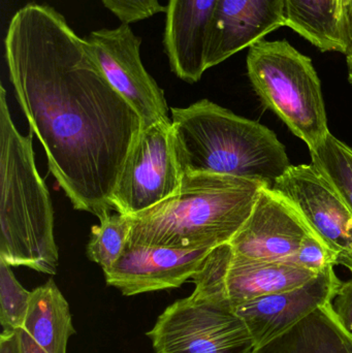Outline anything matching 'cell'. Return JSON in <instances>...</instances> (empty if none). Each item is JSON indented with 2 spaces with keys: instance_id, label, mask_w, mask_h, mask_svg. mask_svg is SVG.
<instances>
[{
  "instance_id": "obj_1",
  "label": "cell",
  "mask_w": 352,
  "mask_h": 353,
  "mask_svg": "<svg viewBox=\"0 0 352 353\" xmlns=\"http://www.w3.org/2000/svg\"><path fill=\"white\" fill-rule=\"evenodd\" d=\"M4 56L14 97L58 185L74 209L103 219L114 210V191L142 132L140 116L107 82L85 39L48 4L17 10Z\"/></svg>"
},
{
  "instance_id": "obj_2",
  "label": "cell",
  "mask_w": 352,
  "mask_h": 353,
  "mask_svg": "<svg viewBox=\"0 0 352 353\" xmlns=\"http://www.w3.org/2000/svg\"><path fill=\"white\" fill-rule=\"evenodd\" d=\"M174 145L182 173L236 176L273 188L291 168L270 128L202 99L172 109Z\"/></svg>"
},
{
  "instance_id": "obj_3",
  "label": "cell",
  "mask_w": 352,
  "mask_h": 353,
  "mask_svg": "<svg viewBox=\"0 0 352 353\" xmlns=\"http://www.w3.org/2000/svg\"><path fill=\"white\" fill-rule=\"evenodd\" d=\"M262 187L248 179L184 174L173 195L130 216L128 242L178 249L229 244L251 214Z\"/></svg>"
},
{
  "instance_id": "obj_4",
  "label": "cell",
  "mask_w": 352,
  "mask_h": 353,
  "mask_svg": "<svg viewBox=\"0 0 352 353\" xmlns=\"http://www.w3.org/2000/svg\"><path fill=\"white\" fill-rule=\"evenodd\" d=\"M32 132L17 130L0 86V259L55 275L59 253L49 190L35 165Z\"/></svg>"
},
{
  "instance_id": "obj_5",
  "label": "cell",
  "mask_w": 352,
  "mask_h": 353,
  "mask_svg": "<svg viewBox=\"0 0 352 353\" xmlns=\"http://www.w3.org/2000/svg\"><path fill=\"white\" fill-rule=\"evenodd\" d=\"M246 64L260 101L309 150L328 136L322 83L311 58L287 41H262L249 48Z\"/></svg>"
},
{
  "instance_id": "obj_6",
  "label": "cell",
  "mask_w": 352,
  "mask_h": 353,
  "mask_svg": "<svg viewBox=\"0 0 352 353\" xmlns=\"http://www.w3.org/2000/svg\"><path fill=\"white\" fill-rule=\"evenodd\" d=\"M155 353H254L245 321L223 296L194 290L169 305L147 333Z\"/></svg>"
},
{
  "instance_id": "obj_7",
  "label": "cell",
  "mask_w": 352,
  "mask_h": 353,
  "mask_svg": "<svg viewBox=\"0 0 352 353\" xmlns=\"http://www.w3.org/2000/svg\"><path fill=\"white\" fill-rule=\"evenodd\" d=\"M182 179L172 122L159 121L143 128L114 191V210L134 216L150 209L173 195Z\"/></svg>"
},
{
  "instance_id": "obj_8",
  "label": "cell",
  "mask_w": 352,
  "mask_h": 353,
  "mask_svg": "<svg viewBox=\"0 0 352 353\" xmlns=\"http://www.w3.org/2000/svg\"><path fill=\"white\" fill-rule=\"evenodd\" d=\"M84 39L107 82L140 116L143 128L159 121L172 122L165 92L145 68L142 39L130 24L93 30Z\"/></svg>"
},
{
  "instance_id": "obj_9",
  "label": "cell",
  "mask_w": 352,
  "mask_h": 353,
  "mask_svg": "<svg viewBox=\"0 0 352 353\" xmlns=\"http://www.w3.org/2000/svg\"><path fill=\"white\" fill-rule=\"evenodd\" d=\"M316 275L293 263L246 259L223 244L213 249L192 281L194 288L223 296L236 310L254 299L300 288Z\"/></svg>"
},
{
  "instance_id": "obj_10",
  "label": "cell",
  "mask_w": 352,
  "mask_h": 353,
  "mask_svg": "<svg viewBox=\"0 0 352 353\" xmlns=\"http://www.w3.org/2000/svg\"><path fill=\"white\" fill-rule=\"evenodd\" d=\"M296 208L310 230L352 272V214L313 165H291L273 186Z\"/></svg>"
},
{
  "instance_id": "obj_11",
  "label": "cell",
  "mask_w": 352,
  "mask_h": 353,
  "mask_svg": "<svg viewBox=\"0 0 352 353\" xmlns=\"http://www.w3.org/2000/svg\"><path fill=\"white\" fill-rule=\"evenodd\" d=\"M213 249H178L127 241L119 259L103 271L105 282L125 296L178 288L200 271Z\"/></svg>"
},
{
  "instance_id": "obj_12",
  "label": "cell",
  "mask_w": 352,
  "mask_h": 353,
  "mask_svg": "<svg viewBox=\"0 0 352 353\" xmlns=\"http://www.w3.org/2000/svg\"><path fill=\"white\" fill-rule=\"evenodd\" d=\"M312 232L287 199L264 186L249 217L229 244L235 254L246 259L291 263Z\"/></svg>"
},
{
  "instance_id": "obj_13",
  "label": "cell",
  "mask_w": 352,
  "mask_h": 353,
  "mask_svg": "<svg viewBox=\"0 0 352 353\" xmlns=\"http://www.w3.org/2000/svg\"><path fill=\"white\" fill-rule=\"evenodd\" d=\"M341 284L334 267H329L300 288L254 299L236 312L247 325L258 350L332 303Z\"/></svg>"
},
{
  "instance_id": "obj_14",
  "label": "cell",
  "mask_w": 352,
  "mask_h": 353,
  "mask_svg": "<svg viewBox=\"0 0 352 353\" xmlns=\"http://www.w3.org/2000/svg\"><path fill=\"white\" fill-rule=\"evenodd\" d=\"M283 26L285 0H218L209 29L207 70Z\"/></svg>"
},
{
  "instance_id": "obj_15",
  "label": "cell",
  "mask_w": 352,
  "mask_h": 353,
  "mask_svg": "<svg viewBox=\"0 0 352 353\" xmlns=\"http://www.w3.org/2000/svg\"><path fill=\"white\" fill-rule=\"evenodd\" d=\"M217 1L167 0L163 48L172 72L189 84L207 72V41Z\"/></svg>"
},
{
  "instance_id": "obj_16",
  "label": "cell",
  "mask_w": 352,
  "mask_h": 353,
  "mask_svg": "<svg viewBox=\"0 0 352 353\" xmlns=\"http://www.w3.org/2000/svg\"><path fill=\"white\" fill-rule=\"evenodd\" d=\"M74 334L70 305L53 279L31 292L26 319L17 331L19 353H68Z\"/></svg>"
},
{
  "instance_id": "obj_17",
  "label": "cell",
  "mask_w": 352,
  "mask_h": 353,
  "mask_svg": "<svg viewBox=\"0 0 352 353\" xmlns=\"http://www.w3.org/2000/svg\"><path fill=\"white\" fill-rule=\"evenodd\" d=\"M254 353H352V334L330 303Z\"/></svg>"
},
{
  "instance_id": "obj_18",
  "label": "cell",
  "mask_w": 352,
  "mask_h": 353,
  "mask_svg": "<svg viewBox=\"0 0 352 353\" xmlns=\"http://www.w3.org/2000/svg\"><path fill=\"white\" fill-rule=\"evenodd\" d=\"M287 26L322 52L349 51L343 0H285Z\"/></svg>"
},
{
  "instance_id": "obj_19",
  "label": "cell",
  "mask_w": 352,
  "mask_h": 353,
  "mask_svg": "<svg viewBox=\"0 0 352 353\" xmlns=\"http://www.w3.org/2000/svg\"><path fill=\"white\" fill-rule=\"evenodd\" d=\"M312 165L333 185L352 214V149L331 132L310 149Z\"/></svg>"
},
{
  "instance_id": "obj_20",
  "label": "cell",
  "mask_w": 352,
  "mask_h": 353,
  "mask_svg": "<svg viewBox=\"0 0 352 353\" xmlns=\"http://www.w3.org/2000/svg\"><path fill=\"white\" fill-rule=\"evenodd\" d=\"M99 221L101 223L91 230L86 252L91 261L101 265L105 271L123 253L132 230V217L116 211L115 214H109Z\"/></svg>"
},
{
  "instance_id": "obj_21",
  "label": "cell",
  "mask_w": 352,
  "mask_h": 353,
  "mask_svg": "<svg viewBox=\"0 0 352 353\" xmlns=\"http://www.w3.org/2000/svg\"><path fill=\"white\" fill-rule=\"evenodd\" d=\"M31 292L14 277L10 265L0 259V325L2 331L17 332L24 325Z\"/></svg>"
},
{
  "instance_id": "obj_22",
  "label": "cell",
  "mask_w": 352,
  "mask_h": 353,
  "mask_svg": "<svg viewBox=\"0 0 352 353\" xmlns=\"http://www.w3.org/2000/svg\"><path fill=\"white\" fill-rule=\"evenodd\" d=\"M293 265L320 273L329 267L337 265L335 253L312 232L306 236L299 250L291 259Z\"/></svg>"
},
{
  "instance_id": "obj_23",
  "label": "cell",
  "mask_w": 352,
  "mask_h": 353,
  "mask_svg": "<svg viewBox=\"0 0 352 353\" xmlns=\"http://www.w3.org/2000/svg\"><path fill=\"white\" fill-rule=\"evenodd\" d=\"M121 23L134 24L165 12L159 0H101Z\"/></svg>"
},
{
  "instance_id": "obj_24",
  "label": "cell",
  "mask_w": 352,
  "mask_h": 353,
  "mask_svg": "<svg viewBox=\"0 0 352 353\" xmlns=\"http://www.w3.org/2000/svg\"><path fill=\"white\" fill-rule=\"evenodd\" d=\"M332 305L342 325L352 334V280L342 282Z\"/></svg>"
},
{
  "instance_id": "obj_25",
  "label": "cell",
  "mask_w": 352,
  "mask_h": 353,
  "mask_svg": "<svg viewBox=\"0 0 352 353\" xmlns=\"http://www.w3.org/2000/svg\"><path fill=\"white\" fill-rule=\"evenodd\" d=\"M0 353H19L17 332L2 331L0 336Z\"/></svg>"
},
{
  "instance_id": "obj_26",
  "label": "cell",
  "mask_w": 352,
  "mask_h": 353,
  "mask_svg": "<svg viewBox=\"0 0 352 353\" xmlns=\"http://www.w3.org/2000/svg\"><path fill=\"white\" fill-rule=\"evenodd\" d=\"M344 21L347 35H349V50H351L352 47V0H345Z\"/></svg>"
},
{
  "instance_id": "obj_27",
  "label": "cell",
  "mask_w": 352,
  "mask_h": 353,
  "mask_svg": "<svg viewBox=\"0 0 352 353\" xmlns=\"http://www.w3.org/2000/svg\"><path fill=\"white\" fill-rule=\"evenodd\" d=\"M347 68H349V78L352 83V47L346 54Z\"/></svg>"
},
{
  "instance_id": "obj_28",
  "label": "cell",
  "mask_w": 352,
  "mask_h": 353,
  "mask_svg": "<svg viewBox=\"0 0 352 353\" xmlns=\"http://www.w3.org/2000/svg\"><path fill=\"white\" fill-rule=\"evenodd\" d=\"M345 0H343V12H344Z\"/></svg>"
}]
</instances>
